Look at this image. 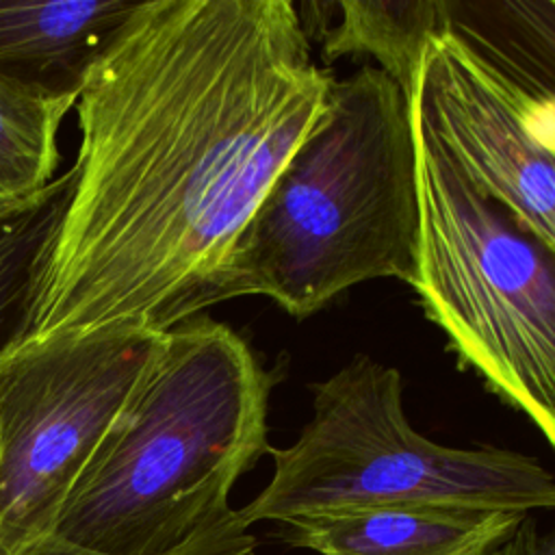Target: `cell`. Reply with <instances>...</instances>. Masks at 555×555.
Wrapping results in <instances>:
<instances>
[{
    "instance_id": "6da1fadb",
    "label": "cell",
    "mask_w": 555,
    "mask_h": 555,
    "mask_svg": "<svg viewBox=\"0 0 555 555\" xmlns=\"http://www.w3.org/2000/svg\"><path fill=\"white\" fill-rule=\"evenodd\" d=\"M332 82L288 0H139L74 104L22 343L167 332L225 301L234 247Z\"/></svg>"
},
{
    "instance_id": "7a4b0ae2",
    "label": "cell",
    "mask_w": 555,
    "mask_h": 555,
    "mask_svg": "<svg viewBox=\"0 0 555 555\" xmlns=\"http://www.w3.org/2000/svg\"><path fill=\"white\" fill-rule=\"evenodd\" d=\"M273 375L206 314L163 332L52 535L89 555H171L269 453Z\"/></svg>"
},
{
    "instance_id": "3957f363",
    "label": "cell",
    "mask_w": 555,
    "mask_h": 555,
    "mask_svg": "<svg viewBox=\"0 0 555 555\" xmlns=\"http://www.w3.org/2000/svg\"><path fill=\"white\" fill-rule=\"evenodd\" d=\"M421 199L412 95L364 65L325 106L243 230L223 299L262 295L306 319L347 288L416 280Z\"/></svg>"
},
{
    "instance_id": "277c9868",
    "label": "cell",
    "mask_w": 555,
    "mask_h": 555,
    "mask_svg": "<svg viewBox=\"0 0 555 555\" xmlns=\"http://www.w3.org/2000/svg\"><path fill=\"white\" fill-rule=\"evenodd\" d=\"M412 288L455 353L555 449V243L477 184L416 115Z\"/></svg>"
},
{
    "instance_id": "5b68a950",
    "label": "cell",
    "mask_w": 555,
    "mask_h": 555,
    "mask_svg": "<svg viewBox=\"0 0 555 555\" xmlns=\"http://www.w3.org/2000/svg\"><path fill=\"white\" fill-rule=\"evenodd\" d=\"M273 477L238 512L251 527L353 507L555 509V477L516 451L455 449L418 434L397 369L356 356L314 386L312 418L269 449Z\"/></svg>"
},
{
    "instance_id": "8992f818",
    "label": "cell",
    "mask_w": 555,
    "mask_h": 555,
    "mask_svg": "<svg viewBox=\"0 0 555 555\" xmlns=\"http://www.w3.org/2000/svg\"><path fill=\"white\" fill-rule=\"evenodd\" d=\"M163 332L100 330L17 343L0 358V551L50 538L143 379Z\"/></svg>"
},
{
    "instance_id": "52a82bcc",
    "label": "cell",
    "mask_w": 555,
    "mask_h": 555,
    "mask_svg": "<svg viewBox=\"0 0 555 555\" xmlns=\"http://www.w3.org/2000/svg\"><path fill=\"white\" fill-rule=\"evenodd\" d=\"M412 108L477 184L555 243V141L518 93L440 33L423 50Z\"/></svg>"
},
{
    "instance_id": "ba28073f",
    "label": "cell",
    "mask_w": 555,
    "mask_h": 555,
    "mask_svg": "<svg viewBox=\"0 0 555 555\" xmlns=\"http://www.w3.org/2000/svg\"><path fill=\"white\" fill-rule=\"evenodd\" d=\"M527 516L464 507H353L282 520L278 535L314 555H494Z\"/></svg>"
},
{
    "instance_id": "9c48e42d",
    "label": "cell",
    "mask_w": 555,
    "mask_h": 555,
    "mask_svg": "<svg viewBox=\"0 0 555 555\" xmlns=\"http://www.w3.org/2000/svg\"><path fill=\"white\" fill-rule=\"evenodd\" d=\"M128 0H0V78L78 98L89 69L128 22Z\"/></svg>"
},
{
    "instance_id": "30bf717a",
    "label": "cell",
    "mask_w": 555,
    "mask_h": 555,
    "mask_svg": "<svg viewBox=\"0 0 555 555\" xmlns=\"http://www.w3.org/2000/svg\"><path fill=\"white\" fill-rule=\"evenodd\" d=\"M442 33L518 93L555 141V0H438Z\"/></svg>"
},
{
    "instance_id": "8fae6325",
    "label": "cell",
    "mask_w": 555,
    "mask_h": 555,
    "mask_svg": "<svg viewBox=\"0 0 555 555\" xmlns=\"http://www.w3.org/2000/svg\"><path fill=\"white\" fill-rule=\"evenodd\" d=\"M76 100L0 78V217L28 206L56 180L59 130Z\"/></svg>"
},
{
    "instance_id": "7c38bea8",
    "label": "cell",
    "mask_w": 555,
    "mask_h": 555,
    "mask_svg": "<svg viewBox=\"0 0 555 555\" xmlns=\"http://www.w3.org/2000/svg\"><path fill=\"white\" fill-rule=\"evenodd\" d=\"M334 7L340 11V20L323 33L325 56L371 54L379 69L412 95L423 50L442 33L440 2L349 0Z\"/></svg>"
},
{
    "instance_id": "4fadbf2b",
    "label": "cell",
    "mask_w": 555,
    "mask_h": 555,
    "mask_svg": "<svg viewBox=\"0 0 555 555\" xmlns=\"http://www.w3.org/2000/svg\"><path fill=\"white\" fill-rule=\"evenodd\" d=\"M69 184L67 169L28 206L0 217V358L26 334L37 275L63 215Z\"/></svg>"
},
{
    "instance_id": "5bb4252c",
    "label": "cell",
    "mask_w": 555,
    "mask_h": 555,
    "mask_svg": "<svg viewBox=\"0 0 555 555\" xmlns=\"http://www.w3.org/2000/svg\"><path fill=\"white\" fill-rule=\"evenodd\" d=\"M171 555H256V538L232 505L208 516Z\"/></svg>"
},
{
    "instance_id": "9a60e30c",
    "label": "cell",
    "mask_w": 555,
    "mask_h": 555,
    "mask_svg": "<svg viewBox=\"0 0 555 555\" xmlns=\"http://www.w3.org/2000/svg\"><path fill=\"white\" fill-rule=\"evenodd\" d=\"M494 555H555V522L546 531H538L535 520L527 516Z\"/></svg>"
},
{
    "instance_id": "2e32d148",
    "label": "cell",
    "mask_w": 555,
    "mask_h": 555,
    "mask_svg": "<svg viewBox=\"0 0 555 555\" xmlns=\"http://www.w3.org/2000/svg\"><path fill=\"white\" fill-rule=\"evenodd\" d=\"M0 555H89V553H82V551L56 540L54 535H50V538L33 542L30 546H26L17 553H2L0 551Z\"/></svg>"
}]
</instances>
